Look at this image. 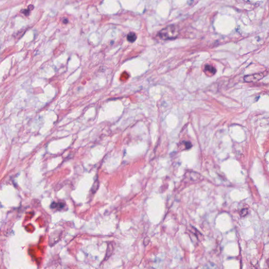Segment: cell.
Returning a JSON list of instances; mask_svg holds the SVG:
<instances>
[{
    "mask_svg": "<svg viewBox=\"0 0 269 269\" xmlns=\"http://www.w3.org/2000/svg\"><path fill=\"white\" fill-rule=\"evenodd\" d=\"M51 207L52 208H58L60 209L63 208L64 207V204L63 203H53L51 205Z\"/></svg>",
    "mask_w": 269,
    "mask_h": 269,
    "instance_id": "obj_4",
    "label": "cell"
},
{
    "mask_svg": "<svg viewBox=\"0 0 269 269\" xmlns=\"http://www.w3.org/2000/svg\"><path fill=\"white\" fill-rule=\"evenodd\" d=\"M127 40L129 41V42H134V41L136 40L137 36L134 33L131 32L127 35Z\"/></svg>",
    "mask_w": 269,
    "mask_h": 269,
    "instance_id": "obj_3",
    "label": "cell"
},
{
    "mask_svg": "<svg viewBox=\"0 0 269 269\" xmlns=\"http://www.w3.org/2000/svg\"><path fill=\"white\" fill-rule=\"evenodd\" d=\"M98 187H99V181L97 179L95 181L94 184L93 185L92 188V192L93 194L96 192Z\"/></svg>",
    "mask_w": 269,
    "mask_h": 269,
    "instance_id": "obj_6",
    "label": "cell"
},
{
    "mask_svg": "<svg viewBox=\"0 0 269 269\" xmlns=\"http://www.w3.org/2000/svg\"><path fill=\"white\" fill-rule=\"evenodd\" d=\"M30 11H30V9H23L22 10H21V12L23 13V14H24V15L26 16V17H28V15H30Z\"/></svg>",
    "mask_w": 269,
    "mask_h": 269,
    "instance_id": "obj_8",
    "label": "cell"
},
{
    "mask_svg": "<svg viewBox=\"0 0 269 269\" xmlns=\"http://www.w3.org/2000/svg\"><path fill=\"white\" fill-rule=\"evenodd\" d=\"M248 214V211L247 209H243L240 212V215L241 217H245Z\"/></svg>",
    "mask_w": 269,
    "mask_h": 269,
    "instance_id": "obj_7",
    "label": "cell"
},
{
    "mask_svg": "<svg viewBox=\"0 0 269 269\" xmlns=\"http://www.w3.org/2000/svg\"><path fill=\"white\" fill-rule=\"evenodd\" d=\"M63 22L64 23V24H67V23H68V19H66V18H65V19H63Z\"/></svg>",
    "mask_w": 269,
    "mask_h": 269,
    "instance_id": "obj_10",
    "label": "cell"
},
{
    "mask_svg": "<svg viewBox=\"0 0 269 269\" xmlns=\"http://www.w3.org/2000/svg\"><path fill=\"white\" fill-rule=\"evenodd\" d=\"M179 32L177 26L169 25L159 31V36L164 40H173L178 37Z\"/></svg>",
    "mask_w": 269,
    "mask_h": 269,
    "instance_id": "obj_1",
    "label": "cell"
},
{
    "mask_svg": "<svg viewBox=\"0 0 269 269\" xmlns=\"http://www.w3.org/2000/svg\"><path fill=\"white\" fill-rule=\"evenodd\" d=\"M265 72H264L258 74L246 75L244 77V81L247 83H252V82L259 81L265 76Z\"/></svg>",
    "mask_w": 269,
    "mask_h": 269,
    "instance_id": "obj_2",
    "label": "cell"
},
{
    "mask_svg": "<svg viewBox=\"0 0 269 269\" xmlns=\"http://www.w3.org/2000/svg\"><path fill=\"white\" fill-rule=\"evenodd\" d=\"M205 70H208V71H209V72H210L211 73H212L213 74H215L216 73V68H214V67L212 66L209 65H206V66H205Z\"/></svg>",
    "mask_w": 269,
    "mask_h": 269,
    "instance_id": "obj_5",
    "label": "cell"
},
{
    "mask_svg": "<svg viewBox=\"0 0 269 269\" xmlns=\"http://www.w3.org/2000/svg\"><path fill=\"white\" fill-rule=\"evenodd\" d=\"M184 144H185V146L186 147L187 149H189L191 147V144L190 142H184Z\"/></svg>",
    "mask_w": 269,
    "mask_h": 269,
    "instance_id": "obj_9",
    "label": "cell"
},
{
    "mask_svg": "<svg viewBox=\"0 0 269 269\" xmlns=\"http://www.w3.org/2000/svg\"><path fill=\"white\" fill-rule=\"evenodd\" d=\"M34 8V6H33V5H30V6H28V9H30V11H32V9H33Z\"/></svg>",
    "mask_w": 269,
    "mask_h": 269,
    "instance_id": "obj_11",
    "label": "cell"
}]
</instances>
